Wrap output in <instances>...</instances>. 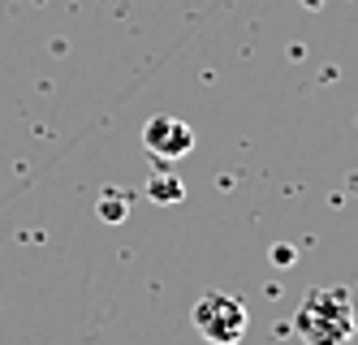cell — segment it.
<instances>
[{"label":"cell","mask_w":358,"mask_h":345,"mask_svg":"<svg viewBox=\"0 0 358 345\" xmlns=\"http://www.w3.org/2000/svg\"><path fill=\"white\" fill-rule=\"evenodd\" d=\"M354 332H358V320H354L350 289L324 285V289L302 294L294 311V337L302 345H350Z\"/></svg>","instance_id":"1"},{"label":"cell","mask_w":358,"mask_h":345,"mask_svg":"<svg viewBox=\"0 0 358 345\" xmlns=\"http://www.w3.org/2000/svg\"><path fill=\"white\" fill-rule=\"evenodd\" d=\"M190 320H194V332L208 345H238L250 324L242 298H234V294H203L190 311Z\"/></svg>","instance_id":"2"},{"label":"cell","mask_w":358,"mask_h":345,"mask_svg":"<svg viewBox=\"0 0 358 345\" xmlns=\"http://www.w3.org/2000/svg\"><path fill=\"white\" fill-rule=\"evenodd\" d=\"M143 147L156 155V160H182L194 147V129L182 117H151L143 125Z\"/></svg>","instance_id":"3"},{"label":"cell","mask_w":358,"mask_h":345,"mask_svg":"<svg viewBox=\"0 0 358 345\" xmlns=\"http://www.w3.org/2000/svg\"><path fill=\"white\" fill-rule=\"evenodd\" d=\"M147 190H151V199H164V203L173 199V203H177V199H182V181H177V177H173V181H169V177H160V181H151Z\"/></svg>","instance_id":"4"}]
</instances>
